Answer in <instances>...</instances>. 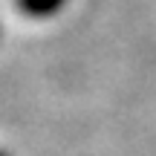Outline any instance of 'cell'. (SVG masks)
<instances>
[{"mask_svg":"<svg viewBox=\"0 0 156 156\" xmlns=\"http://www.w3.org/2000/svg\"><path fill=\"white\" fill-rule=\"evenodd\" d=\"M0 156H6V153H0Z\"/></svg>","mask_w":156,"mask_h":156,"instance_id":"obj_2","label":"cell"},{"mask_svg":"<svg viewBox=\"0 0 156 156\" xmlns=\"http://www.w3.org/2000/svg\"><path fill=\"white\" fill-rule=\"evenodd\" d=\"M15 3H17V9H20L23 15H29V17H49V15H55L67 0H15Z\"/></svg>","mask_w":156,"mask_h":156,"instance_id":"obj_1","label":"cell"}]
</instances>
